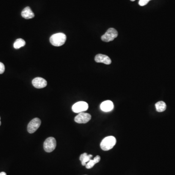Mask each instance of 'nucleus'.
Masks as SVG:
<instances>
[{"mask_svg":"<svg viewBox=\"0 0 175 175\" xmlns=\"http://www.w3.org/2000/svg\"><path fill=\"white\" fill-rule=\"evenodd\" d=\"M25 45V41L22 39H18L15 41L14 47L16 49L21 48Z\"/></svg>","mask_w":175,"mask_h":175,"instance_id":"2eb2a0df","label":"nucleus"},{"mask_svg":"<svg viewBox=\"0 0 175 175\" xmlns=\"http://www.w3.org/2000/svg\"><path fill=\"white\" fill-rule=\"evenodd\" d=\"M130 1H135V0H130Z\"/></svg>","mask_w":175,"mask_h":175,"instance_id":"aec40b11","label":"nucleus"},{"mask_svg":"<svg viewBox=\"0 0 175 175\" xmlns=\"http://www.w3.org/2000/svg\"><path fill=\"white\" fill-rule=\"evenodd\" d=\"M22 16L23 18L25 19H31L35 17V14L33 12L32 10L29 6L25 7L22 11Z\"/></svg>","mask_w":175,"mask_h":175,"instance_id":"9b49d317","label":"nucleus"},{"mask_svg":"<svg viewBox=\"0 0 175 175\" xmlns=\"http://www.w3.org/2000/svg\"><path fill=\"white\" fill-rule=\"evenodd\" d=\"M118 36V32L116 29L110 28L108 30L106 33L102 36L101 39L105 42H110L113 41Z\"/></svg>","mask_w":175,"mask_h":175,"instance_id":"20e7f679","label":"nucleus"},{"mask_svg":"<svg viewBox=\"0 0 175 175\" xmlns=\"http://www.w3.org/2000/svg\"><path fill=\"white\" fill-rule=\"evenodd\" d=\"M116 143V139L112 136H108L102 141L100 147L104 151H108L112 149Z\"/></svg>","mask_w":175,"mask_h":175,"instance_id":"f03ea898","label":"nucleus"},{"mask_svg":"<svg viewBox=\"0 0 175 175\" xmlns=\"http://www.w3.org/2000/svg\"><path fill=\"white\" fill-rule=\"evenodd\" d=\"M0 175H6V174L4 172H2L0 173Z\"/></svg>","mask_w":175,"mask_h":175,"instance_id":"a211bd4d","label":"nucleus"},{"mask_svg":"<svg viewBox=\"0 0 175 175\" xmlns=\"http://www.w3.org/2000/svg\"><path fill=\"white\" fill-rule=\"evenodd\" d=\"M1 118H0V126H1Z\"/></svg>","mask_w":175,"mask_h":175,"instance_id":"6ab92c4d","label":"nucleus"},{"mask_svg":"<svg viewBox=\"0 0 175 175\" xmlns=\"http://www.w3.org/2000/svg\"><path fill=\"white\" fill-rule=\"evenodd\" d=\"M32 84L34 87L37 89L44 88L46 86V80L41 77H36L32 80Z\"/></svg>","mask_w":175,"mask_h":175,"instance_id":"6e6552de","label":"nucleus"},{"mask_svg":"<svg viewBox=\"0 0 175 175\" xmlns=\"http://www.w3.org/2000/svg\"><path fill=\"white\" fill-rule=\"evenodd\" d=\"M66 36L64 33H58L53 35L50 38V41L54 46H60L65 44Z\"/></svg>","mask_w":175,"mask_h":175,"instance_id":"f257e3e1","label":"nucleus"},{"mask_svg":"<svg viewBox=\"0 0 175 175\" xmlns=\"http://www.w3.org/2000/svg\"><path fill=\"white\" fill-rule=\"evenodd\" d=\"M100 160H101L100 157L98 155H97L94 158V159L91 160L88 162H87V164L86 165V167L87 169H91V168L94 167V165L96 164L99 162Z\"/></svg>","mask_w":175,"mask_h":175,"instance_id":"ddd939ff","label":"nucleus"},{"mask_svg":"<svg viewBox=\"0 0 175 175\" xmlns=\"http://www.w3.org/2000/svg\"><path fill=\"white\" fill-rule=\"evenodd\" d=\"M88 107V103L85 102H78L72 106V110L75 113H80L87 110Z\"/></svg>","mask_w":175,"mask_h":175,"instance_id":"423d86ee","label":"nucleus"},{"mask_svg":"<svg viewBox=\"0 0 175 175\" xmlns=\"http://www.w3.org/2000/svg\"><path fill=\"white\" fill-rule=\"evenodd\" d=\"M91 119V115L88 113L80 112L74 118L75 122L79 124H85Z\"/></svg>","mask_w":175,"mask_h":175,"instance_id":"0eeeda50","label":"nucleus"},{"mask_svg":"<svg viewBox=\"0 0 175 175\" xmlns=\"http://www.w3.org/2000/svg\"><path fill=\"white\" fill-rule=\"evenodd\" d=\"M5 71V67L3 63L0 62V74H2Z\"/></svg>","mask_w":175,"mask_h":175,"instance_id":"f3484780","label":"nucleus"},{"mask_svg":"<svg viewBox=\"0 0 175 175\" xmlns=\"http://www.w3.org/2000/svg\"><path fill=\"white\" fill-rule=\"evenodd\" d=\"M95 61L97 63H103L107 65L110 64L112 60L107 56L103 54H97L95 57Z\"/></svg>","mask_w":175,"mask_h":175,"instance_id":"1a4fd4ad","label":"nucleus"},{"mask_svg":"<svg viewBox=\"0 0 175 175\" xmlns=\"http://www.w3.org/2000/svg\"><path fill=\"white\" fill-rule=\"evenodd\" d=\"M93 157L92 155H88L86 153H84L80 155V161H81L82 165L83 166H86L87 162L91 160V157Z\"/></svg>","mask_w":175,"mask_h":175,"instance_id":"f8f14e48","label":"nucleus"},{"mask_svg":"<svg viewBox=\"0 0 175 175\" xmlns=\"http://www.w3.org/2000/svg\"><path fill=\"white\" fill-rule=\"evenodd\" d=\"M57 146V142L55 138L50 137L45 140L44 142V149L46 152L50 153L55 149Z\"/></svg>","mask_w":175,"mask_h":175,"instance_id":"7ed1b4c3","label":"nucleus"},{"mask_svg":"<svg viewBox=\"0 0 175 175\" xmlns=\"http://www.w3.org/2000/svg\"><path fill=\"white\" fill-rule=\"evenodd\" d=\"M114 108V105L112 102L110 100H107L101 103L100 105V108L102 111L104 112H110Z\"/></svg>","mask_w":175,"mask_h":175,"instance_id":"9d476101","label":"nucleus"},{"mask_svg":"<svg viewBox=\"0 0 175 175\" xmlns=\"http://www.w3.org/2000/svg\"><path fill=\"white\" fill-rule=\"evenodd\" d=\"M157 111L159 112H163L167 109V105L164 101H159L155 104Z\"/></svg>","mask_w":175,"mask_h":175,"instance_id":"4468645a","label":"nucleus"},{"mask_svg":"<svg viewBox=\"0 0 175 175\" xmlns=\"http://www.w3.org/2000/svg\"><path fill=\"white\" fill-rule=\"evenodd\" d=\"M41 124V120L35 118L31 120L28 124L27 130L29 133H33L39 128Z\"/></svg>","mask_w":175,"mask_h":175,"instance_id":"39448f33","label":"nucleus"},{"mask_svg":"<svg viewBox=\"0 0 175 175\" xmlns=\"http://www.w3.org/2000/svg\"><path fill=\"white\" fill-rule=\"evenodd\" d=\"M151 0H140L139 2V4L141 6H145L148 4L149 1Z\"/></svg>","mask_w":175,"mask_h":175,"instance_id":"dca6fc26","label":"nucleus"}]
</instances>
